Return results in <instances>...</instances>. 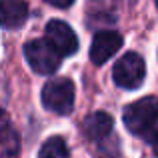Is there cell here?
Wrapping results in <instances>:
<instances>
[{
    "mask_svg": "<svg viewBox=\"0 0 158 158\" xmlns=\"http://www.w3.org/2000/svg\"><path fill=\"white\" fill-rule=\"evenodd\" d=\"M124 124L132 134L158 148V98L144 96L124 108Z\"/></svg>",
    "mask_w": 158,
    "mask_h": 158,
    "instance_id": "6da1fadb",
    "label": "cell"
},
{
    "mask_svg": "<svg viewBox=\"0 0 158 158\" xmlns=\"http://www.w3.org/2000/svg\"><path fill=\"white\" fill-rule=\"evenodd\" d=\"M74 82L70 78H50L42 88V104L50 112L66 116L74 108Z\"/></svg>",
    "mask_w": 158,
    "mask_h": 158,
    "instance_id": "7a4b0ae2",
    "label": "cell"
},
{
    "mask_svg": "<svg viewBox=\"0 0 158 158\" xmlns=\"http://www.w3.org/2000/svg\"><path fill=\"white\" fill-rule=\"evenodd\" d=\"M24 56H26V62L34 72L38 74H52L58 70L62 62V56L58 54V50L44 40H30V42L24 44Z\"/></svg>",
    "mask_w": 158,
    "mask_h": 158,
    "instance_id": "3957f363",
    "label": "cell"
},
{
    "mask_svg": "<svg viewBox=\"0 0 158 158\" xmlns=\"http://www.w3.org/2000/svg\"><path fill=\"white\" fill-rule=\"evenodd\" d=\"M146 76V64L144 58L136 52H126L120 60H116L114 68H112V78L120 88L134 90L144 82Z\"/></svg>",
    "mask_w": 158,
    "mask_h": 158,
    "instance_id": "277c9868",
    "label": "cell"
},
{
    "mask_svg": "<svg viewBox=\"0 0 158 158\" xmlns=\"http://www.w3.org/2000/svg\"><path fill=\"white\" fill-rule=\"evenodd\" d=\"M46 40L58 50L60 56H72L78 50V38L74 30L62 20H50L46 24Z\"/></svg>",
    "mask_w": 158,
    "mask_h": 158,
    "instance_id": "5b68a950",
    "label": "cell"
},
{
    "mask_svg": "<svg viewBox=\"0 0 158 158\" xmlns=\"http://www.w3.org/2000/svg\"><path fill=\"white\" fill-rule=\"evenodd\" d=\"M122 46V36L114 30H102L96 32L90 44V60L94 64H104L110 60Z\"/></svg>",
    "mask_w": 158,
    "mask_h": 158,
    "instance_id": "8992f818",
    "label": "cell"
},
{
    "mask_svg": "<svg viewBox=\"0 0 158 158\" xmlns=\"http://www.w3.org/2000/svg\"><path fill=\"white\" fill-rule=\"evenodd\" d=\"M28 18L26 0H0V26L18 28Z\"/></svg>",
    "mask_w": 158,
    "mask_h": 158,
    "instance_id": "52a82bcc",
    "label": "cell"
},
{
    "mask_svg": "<svg viewBox=\"0 0 158 158\" xmlns=\"http://www.w3.org/2000/svg\"><path fill=\"white\" fill-rule=\"evenodd\" d=\"M82 132L88 140L100 142L112 132V116L106 112H92L82 122Z\"/></svg>",
    "mask_w": 158,
    "mask_h": 158,
    "instance_id": "ba28073f",
    "label": "cell"
},
{
    "mask_svg": "<svg viewBox=\"0 0 158 158\" xmlns=\"http://www.w3.org/2000/svg\"><path fill=\"white\" fill-rule=\"evenodd\" d=\"M38 158H70V150L66 146L64 138L60 136H52L42 144L38 152Z\"/></svg>",
    "mask_w": 158,
    "mask_h": 158,
    "instance_id": "9c48e42d",
    "label": "cell"
},
{
    "mask_svg": "<svg viewBox=\"0 0 158 158\" xmlns=\"http://www.w3.org/2000/svg\"><path fill=\"white\" fill-rule=\"evenodd\" d=\"M20 150V144H18V136L12 128H8L2 136H0V154L6 156V158H12L16 152Z\"/></svg>",
    "mask_w": 158,
    "mask_h": 158,
    "instance_id": "30bf717a",
    "label": "cell"
},
{
    "mask_svg": "<svg viewBox=\"0 0 158 158\" xmlns=\"http://www.w3.org/2000/svg\"><path fill=\"white\" fill-rule=\"evenodd\" d=\"M10 128V120H8V114L0 108V136L4 134V132Z\"/></svg>",
    "mask_w": 158,
    "mask_h": 158,
    "instance_id": "8fae6325",
    "label": "cell"
},
{
    "mask_svg": "<svg viewBox=\"0 0 158 158\" xmlns=\"http://www.w3.org/2000/svg\"><path fill=\"white\" fill-rule=\"evenodd\" d=\"M44 2H48L54 8H70L74 4V0H44Z\"/></svg>",
    "mask_w": 158,
    "mask_h": 158,
    "instance_id": "7c38bea8",
    "label": "cell"
},
{
    "mask_svg": "<svg viewBox=\"0 0 158 158\" xmlns=\"http://www.w3.org/2000/svg\"><path fill=\"white\" fill-rule=\"evenodd\" d=\"M156 6H158V0H156Z\"/></svg>",
    "mask_w": 158,
    "mask_h": 158,
    "instance_id": "4fadbf2b",
    "label": "cell"
}]
</instances>
